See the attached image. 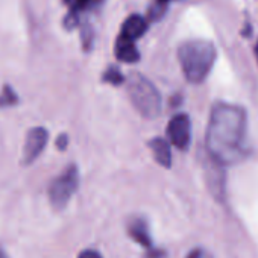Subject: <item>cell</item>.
<instances>
[{
    "instance_id": "obj_15",
    "label": "cell",
    "mask_w": 258,
    "mask_h": 258,
    "mask_svg": "<svg viewBox=\"0 0 258 258\" xmlns=\"http://www.w3.org/2000/svg\"><path fill=\"white\" fill-rule=\"evenodd\" d=\"M164 11H166V4L155 2V5H154V7H151V10H149L148 17H149L151 20H158V19L164 14Z\"/></svg>"
},
{
    "instance_id": "obj_21",
    "label": "cell",
    "mask_w": 258,
    "mask_h": 258,
    "mask_svg": "<svg viewBox=\"0 0 258 258\" xmlns=\"http://www.w3.org/2000/svg\"><path fill=\"white\" fill-rule=\"evenodd\" d=\"M155 2H161V4H167L169 0H155Z\"/></svg>"
},
{
    "instance_id": "obj_16",
    "label": "cell",
    "mask_w": 258,
    "mask_h": 258,
    "mask_svg": "<svg viewBox=\"0 0 258 258\" xmlns=\"http://www.w3.org/2000/svg\"><path fill=\"white\" fill-rule=\"evenodd\" d=\"M185 258H211V253L208 250L202 249V247H196Z\"/></svg>"
},
{
    "instance_id": "obj_5",
    "label": "cell",
    "mask_w": 258,
    "mask_h": 258,
    "mask_svg": "<svg viewBox=\"0 0 258 258\" xmlns=\"http://www.w3.org/2000/svg\"><path fill=\"white\" fill-rule=\"evenodd\" d=\"M49 140V133L47 129L37 126L28 131L26 142H25V149H23V164L29 166L32 164L44 151L46 145Z\"/></svg>"
},
{
    "instance_id": "obj_10",
    "label": "cell",
    "mask_w": 258,
    "mask_h": 258,
    "mask_svg": "<svg viewBox=\"0 0 258 258\" xmlns=\"http://www.w3.org/2000/svg\"><path fill=\"white\" fill-rule=\"evenodd\" d=\"M127 232L137 243H140L143 247H146L149 250L152 249V238H151L149 226H148L146 220H143V219L131 220V223H129V226H127Z\"/></svg>"
},
{
    "instance_id": "obj_6",
    "label": "cell",
    "mask_w": 258,
    "mask_h": 258,
    "mask_svg": "<svg viewBox=\"0 0 258 258\" xmlns=\"http://www.w3.org/2000/svg\"><path fill=\"white\" fill-rule=\"evenodd\" d=\"M190 118L185 114H178L169 121L167 137L175 148L185 151L190 145Z\"/></svg>"
},
{
    "instance_id": "obj_4",
    "label": "cell",
    "mask_w": 258,
    "mask_h": 258,
    "mask_svg": "<svg viewBox=\"0 0 258 258\" xmlns=\"http://www.w3.org/2000/svg\"><path fill=\"white\" fill-rule=\"evenodd\" d=\"M78 187H79V170L75 164H70L49 185L47 195H49L50 205L58 211L64 210L70 202L72 196L76 193Z\"/></svg>"
},
{
    "instance_id": "obj_9",
    "label": "cell",
    "mask_w": 258,
    "mask_h": 258,
    "mask_svg": "<svg viewBox=\"0 0 258 258\" xmlns=\"http://www.w3.org/2000/svg\"><path fill=\"white\" fill-rule=\"evenodd\" d=\"M115 56L121 62H129V64L137 62L140 58V53L137 50L136 41L118 35V38L115 41Z\"/></svg>"
},
{
    "instance_id": "obj_7",
    "label": "cell",
    "mask_w": 258,
    "mask_h": 258,
    "mask_svg": "<svg viewBox=\"0 0 258 258\" xmlns=\"http://www.w3.org/2000/svg\"><path fill=\"white\" fill-rule=\"evenodd\" d=\"M64 4L69 7V14L64 19V28L72 31L79 26L81 16L84 13L99 8L103 4V0H64Z\"/></svg>"
},
{
    "instance_id": "obj_12",
    "label": "cell",
    "mask_w": 258,
    "mask_h": 258,
    "mask_svg": "<svg viewBox=\"0 0 258 258\" xmlns=\"http://www.w3.org/2000/svg\"><path fill=\"white\" fill-rule=\"evenodd\" d=\"M17 103H19V96L16 94L14 88L10 84H5L2 93H0V108L14 106Z\"/></svg>"
},
{
    "instance_id": "obj_20",
    "label": "cell",
    "mask_w": 258,
    "mask_h": 258,
    "mask_svg": "<svg viewBox=\"0 0 258 258\" xmlns=\"http://www.w3.org/2000/svg\"><path fill=\"white\" fill-rule=\"evenodd\" d=\"M255 56H256V59H258V43H256V46H255Z\"/></svg>"
},
{
    "instance_id": "obj_11",
    "label": "cell",
    "mask_w": 258,
    "mask_h": 258,
    "mask_svg": "<svg viewBox=\"0 0 258 258\" xmlns=\"http://www.w3.org/2000/svg\"><path fill=\"white\" fill-rule=\"evenodd\" d=\"M149 148H151V151L154 154L155 161L160 166H163L166 169H169L172 166L170 146H169V143L166 140H163V139H154V140L149 142Z\"/></svg>"
},
{
    "instance_id": "obj_19",
    "label": "cell",
    "mask_w": 258,
    "mask_h": 258,
    "mask_svg": "<svg viewBox=\"0 0 258 258\" xmlns=\"http://www.w3.org/2000/svg\"><path fill=\"white\" fill-rule=\"evenodd\" d=\"M0 258H10V256H8V253L5 252V249H4L2 246H0Z\"/></svg>"
},
{
    "instance_id": "obj_13",
    "label": "cell",
    "mask_w": 258,
    "mask_h": 258,
    "mask_svg": "<svg viewBox=\"0 0 258 258\" xmlns=\"http://www.w3.org/2000/svg\"><path fill=\"white\" fill-rule=\"evenodd\" d=\"M93 40H94V32L90 23H82L81 25V41H82V47L85 52H88L93 46Z\"/></svg>"
},
{
    "instance_id": "obj_8",
    "label": "cell",
    "mask_w": 258,
    "mask_h": 258,
    "mask_svg": "<svg viewBox=\"0 0 258 258\" xmlns=\"http://www.w3.org/2000/svg\"><path fill=\"white\" fill-rule=\"evenodd\" d=\"M148 29V22L145 17L142 16H131V17H127L121 26V32H120V37H124L127 40H133L136 41L137 38H140Z\"/></svg>"
},
{
    "instance_id": "obj_17",
    "label": "cell",
    "mask_w": 258,
    "mask_h": 258,
    "mask_svg": "<svg viewBox=\"0 0 258 258\" xmlns=\"http://www.w3.org/2000/svg\"><path fill=\"white\" fill-rule=\"evenodd\" d=\"M78 258H102V255L94 249H85L78 255Z\"/></svg>"
},
{
    "instance_id": "obj_18",
    "label": "cell",
    "mask_w": 258,
    "mask_h": 258,
    "mask_svg": "<svg viewBox=\"0 0 258 258\" xmlns=\"http://www.w3.org/2000/svg\"><path fill=\"white\" fill-rule=\"evenodd\" d=\"M67 145H69V137H67L66 134H61V136L58 137V140H56V148H58L59 151H64V149L67 148Z\"/></svg>"
},
{
    "instance_id": "obj_1",
    "label": "cell",
    "mask_w": 258,
    "mask_h": 258,
    "mask_svg": "<svg viewBox=\"0 0 258 258\" xmlns=\"http://www.w3.org/2000/svg\"><path fill=\"white\" fill-rule=\"evenodd\" d=\"M246 112L243 108L219 102L213 106L207 129V151L217 164H234L244 157Z\"/></svg>"
},
{
    "instance_id": "obj_14",
    "label": "cell",
    "mask_w": 258,
    "mask_h": 258,
    "mask_svg": "<svg viewBox=\"0 0 258 258\" xmlns=\"http://www.w3.org/2000/svg\"><path fill=\"white\" fill-rule=\"evenodd\" d=\"M102 81H103V82H108V84H111V85H120V84L124 81V78H123L121 72H120L117 67L111 66V67H108L106 72L103 73Z\"/></svg>"
},
{
    "instance_id": "obj_3",
    "label": "cell",
    "mask_w": 258,
    "mask_h": 258,
    "mask_svg": "<svg viewBox=\"0 0 258 258\" xmlns=\"http://www.w3.org/2000/svg\"><path fill=\"white\" fill-rule=\"evenodd\" d=\"M127 96L136 109L146 118H155L161 109V96L155 85L140 73H131L126 79Z\"/></svg>"
},
{
    "instance_id": "obj_2",
    "label": "cell",
    "mask_w": 258,
    "mask_h": 258,
    "mask_svg": "<svg viewBox=\"0 0 258 258\" xmlns=\"http://www.w3.org/2000/svg\"><path fill=\"white\" fill-rule=\"evenodd\" d=\"M178 61L187 81L191 84H199L208 76L214 66L216 49L208 41L190 40L179 46Z\"/></svg>"
}]
</instances>
